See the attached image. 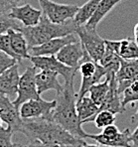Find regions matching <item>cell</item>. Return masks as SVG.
<instances>
[{
  "mask_svg": "<svg viewBox=\"0 0 138 147\" xmlns=\"http://www.w3.org/2000/svg\"><path fill=\"white\" fill-rule=\"evenodd\" d=\"M30 141H38L43 144H58L83 147L87 142L85 139L77 138L69 131L54 122L43 118L24 119L22 131Z\"/></svg>",
  "mask_w": 138,
  "mask_h": 147,
  "instance_id": "cell-1",
  "label": "cell"
},
{
  "mask_svg": "<svg viewBox=\"0 0 138 147\" xmlns=\"http://www.w3.org/2000/svg\"><path fill=\"white\" fill-rule=\"evenodd\" d=\"M57 105L53 110L52 120L77 138H88L75 109L77 94L75 92L74 82L65 83L64 88L56 96Z\"/></svg>",
  "mask_w": 138,
  "mask_h": 147,
  "instance_id": "cell-2",
  "label": "cell"
},
{
  "mask_svg": "<svg viewBox=\"0 0 138 147\" xmlns=\"http://www.w3.org/2000/svg\"><path fill=\"white\" fill-rule=\"evenodd\" d=\"M75 26L73 20L68 21L64 24H55L43 14L39 24L33 27L21 26L20 31L24 34L30 50L33 47L40 46L52 39L75 34Z\"/></svg>",
  "mask_w": 138,
  "mask_h": 147,
  "instance_id": "cell-3",
  "label": "cell"
},
{
  "mask_svg": "<svg viewBox=\"0 0 138 147\" xmlns=\"http://www.w3.org/2000/svg\"><path fill=\"white\" fill-rule=\"evenodd\" d=\"M79 72L81 75V84L77 94V99L85 96L88 92L90 86L98 84L100 80L106 75V72L103 69V67H101L98 63L92 61L85 50L83 62L79 67Z\"/></svg>",
  "mask_w": 138,
  "mask_h": 147,
  "instance_id": "cell-4",
  "label": "cell"
},
{
  "mask_svg": "<svg viewBox=\"0 0 138 147\" xmlns=\"http://www.w3.org/2000/svg\"><path fill=\"white\" fill-rule=\"evenodd\" d=\"M75 34L79 37L83 49L87 51L92 61L98 63L105 51V40L98 35L96 30H92L83 26H77Z\"/></svg>",
  "mask_w": 138,
  "mask_h": 147,
  "instance_id": "cell-5",
  "label": "cell"
},
{
  "mask_svg": "<svg viewBox=\"0 0 138 147\" xmlns=\"http://www.w3.org/2000/svg\"><path fill=\"white\" fill-rule=\"evenodd\" d=\"M43 14L55 24L64 23L74 19L79 6L74 4H61L52 0H38Z\"/></svg>",
  "mask_w": 138,
  "mask_h": 147,
  "instance_id": "cell-6",
  "label": "cell"
},
{
  "mask_svg": "<svg viewBox=\"0 0 138 147\" xmlns=\"http://www.w3.org/2000/svg\"><path fill=\"white\" fill-rule=\"evenodd\" d=\"M29 60L36 69L52 71L62 76L65 83L74 82L75 74L79 72V69L64 65L56 58V56H30Z\"/></svg>",
  "mask_w": 138,
  "mask_h": 147,
  "instance_id": "cell-7",
  "label": "cell"
},
{
  "mask_svg": "<svg viewBox=\"0 0 138 147\" xmlns=\"http://www.w3.org/2000/svg\"><path fill=\"white\" fill-rule=\"evenodd\" d=\"M36 70L37 69L34 66L28 67L24 74H22V76L20 77L17 96L13 100L14 105L18 109L22 103L30 99H38L41 98L36 85V74H37Z\"/></svg>",
  "mask_w": 138,
  "mask_h": 147,
  "instance_id": "cell-8",
  "label": "cell"
},
{
  "mask_svg": "<svg viewBox=\"0 0 138 147\" xmlns=\"http://www.w3.org/2000/svg\"><path fill=\"white\" fill-rule=\"evenodd\" d=\"M56 105H57L56 99L51 101L45 100L42 98L38 99H30L20 105L19 112L23 119L43 118V119L52 120V114Z\"/></svg>",
  "mask_w": 138,
  "mask_h": 147,
  "instance_id": "cell-9",
  "label": "cell"
},
{
  "mask_svg": "<svg viewBox=\"0 0 138 147\" xmlns=\"http://www.w3.org/2000/svg\"><path fill=\"white\" fill-rule=\"evenodd\" d=\"M0 115L3 122L7 124V127L11 128L13 132H21L22 131L24 119L21 117L19 109L16 107L10 100L9 96L0 92Z\"/></svg>",
  "mask_w": 138,
  "mask_h": 147,
  "instance_id": "cell-10",
  "label": "cell"
},
{
  "mask_svg": "<svg viewBox=\"0 0 138 147\" xmlns=\"http://www.w3.org/2000/svg\"><path fill=\"white\" fill-rule=\"evenodd\" d=\"M77 40L79 37L77 36V34H71L68 36L52 39L40 46L30 49V56H56L63 47Z\"/></svg>",
  "mask_w": 138,
  "mask_h": 147,
  "instance_id": "cell-11",
  "label": "cell"
},
{
  "mask_svg": "<svg viewBox=\"0 0 138 147\" xmlns=\"http://www.w3.org/2000/svg\"><path fill=\"white\" fill-rule=\"evenodd\" d=\"M83 55H85L83 47L81 41L77 40L63 47L56 55V58L66 66L79 69L81 63L83 62Z\"/></svg>",
  "mask_w": 138,
  "mask_h": 147,
  "instance_id": "cell-12",
  "label": "cell"
},
{
  "mask_svg": "<svg viewBox=\"0 0 138 147\" xmlns=\"http://www.w3.org/2000/svg\"><path fill=\"white\" fill-rule=\"evenodd\" d=\"M43 11L37 8H34L30 4L19 5L13 8L9 13V17L14 20H18L22 23L24 27H33L39 24Z\"/></svg>",
  "mask_w": 138,
  "mask_h": 147,
  "instance_id": "cell-13",
  "label": "cell"
},
{
  "mask_svg": "<svg viewBox=\"0 0 138 147\" xmlns=\"http://www.w3.org/2000/svg\"><path fill=\"white\" fill-rule=\"evenodd\" d=\"M19 64L14 65L3 74L0 75V92L7 96H14L18 92L19 81Z\"/></svg>",
  "mask_w": 138,
  "mask_h": 147,
  "instance_id": "cell-14",
  "label": "cell"
},
{
  "mask_svg": "<svg viewBox=\"0 0 138 147\" xmlns=\"http://www.w3.org/2000/svg\"><path fill=\"white\" fill-rule=\"evenodd\" d=\"M107 110L112 113H122L126 110L122 105V98H120V94L117 90V80L112 78L109 81V90L105 96L104 101L100 107V111Z\"/></svg>",
  "mask_w": 138,
  "mask_h": 147,
  "instance_id": "cell-15",
  "label": "cell"
},
{
  "mask_svg": "<svg viewBox=\"0 0 138 147\" xmlns=\"http://www.w3.org/2000/svg\"><path fill=\"white\" fill-rule=\"evenodd\" d=\"M59 75L55 72L47 70H41V72L36 74V85L39 94L48 90H56L57 94L63 90L64 86L59 82Z\"/></svg>",
  "mask_w": 138,
  "mask_h": 147,
  "instance_id": "cell-16",
  "label": "cell"
},
{
  "mask_svg": "<svg viewBox=\"0 0 138 147\" xmlns=\"http://www.w3.org/2000/svg\"><path fill=\"white\" fill-rule=\"evenodd\" d=\"M130 130L126 128L112 137H105L100 133V134H88V138L96 140L98 144L108 147H132V145H130Z\"/></svg>",
  "mask_w": 138,
  "mask_h": 147,
  "instance_id": "cell-17",
  "label": "cell"
},
{
  "mask_svg": "<svg viewBox=\"0 0 138 147\" xmlns=\"http://www.w3.org/2000/svg\"><path fill=\"white\" fill-rule=\"evenodd\" d=\"M75 109L81 122L87 123L94 120L96 116L100 112V107L96 105L90 99V96H83L75 101Z\"/></svg>",
  "mask_w": 138,
  "mask_h": 147,
  "instance_id": "cell-18",
  "label": "cell"
},
{
  "mask_svg": "<svg viewBox=\"0 0 138 147\" xmlns=\"http://www.w3.org/2000/svg\"><path fill=\"white\" fill-rule=\"evenodd\" d=\"M98 64L101 67H103V69L105 70V72H106L105 80L109 82L112 78H115L116 74L119 70L120 64H121V58L112 49L105 46L104 54L100 60Z\"/></svg>",
  "mask_w": 138,
  "mask_h": 147,
  "instance_id": "cell-19",
  "label": "cell"
},
{
  "mask_svg": "<svg viewBox=\"0 0 138 147\" xmlns=\"http://www.w3.org/2000/svg\"><path fill=\"white\" fill-rule=\"evenodd\" d=\"M123 0H101L100 3L98 4V8H96L94 14L92 15V17L87 22V24L85 26L88 29L92 30H96V27L98 24L103 20L105 16L108 14L111 10L115 7L117 4L121 3Z\"/></svg>",
  "mask_w": 138,
  "mask_h": 147,
  "instance_id": "cell-20",
  "label": "cell"
},
{
  "mask_svg": "<svg viewBox=\"0 0 138 147\" xmlns=\"http://www.w3.org/2000/svg\"><path fill=\"white\" fill-rule=\"evenodd\" d=\"M7 34L11 41V46L13 51L15 52L18 57L21 59H29L30 53H29V47L27 44L24 34L20 30L16 29H10L7 31Z\"/></svg>",
  "mask_w": 138,
  "mask_h": 147,
  "instance_id": "cell-21",
  "label": "cell"
},
{
  "mask_svg": "<svg viewBox=\"0 0 138 147\" xmlns=\"http://www.w3.org/2000/svg\"><path fill=\"white\" fill-rule=\"evenodd\" d=\"M101 0H88L85 2L81 7H79L77 14L73 19V22L75 27L77 26H83L87 24V22L94 14L98 4Z\"/></svg>",
  "mask_w": 138,
  "mask_h": 147,
  "instance_id": "cell-22",
  "label": "cell"
},
{
  "mask_svg": "<svg viewBox=\"0 0 138 147\" xmlns=\"http://www.w3.org/2000/svg\"><path fill=\"white\" fill-rule=\"evenodd\" d=\"M117 54L121 59L136 60L138 59V44L132 38L119 40Z\"/></svg>",
  "mask_w": 138,
  "mask_h": 147,
  "instance_id": "cell-23",
  "label": "cell"
},
{
  "mask_svg": "<svg viewBox=\"0 0 138 147\" xmlns=\"http://www.w3.org/2000/svg\"><path fill=\"white\" fill-rule=\"evenodd\" d=\"M138 76V59L124 60L121 59L120 68L116 74L115 78L117 82L127 81Z\"/></svg>",
  "mask_w": 138,
  "mask_h": 147,
  "instance_id": "cell-24",
  "label": "cell"
},
{
  "mask_svg": "<svg viewBox=\"0 0 138 147\" xmlns=\"http://www.w3.org/2000/svg\"><path fill=\"white\" fill-rule=\"evenodd\" d=\"M108 90H109V82L105 80L102 83L96 84V85L90 86V90H88V94H90V99L96 105L100 107L103 101H104L105 96H106Z\"/></svg>",
  "mask_w": 138,
  "mask_h": 147,
  "instance_id": "cell-25",
  "label": "cell"
},
{
  "mask_svg": "<svg viewBox=\"0 0 138 147\" xmlns=\"http://www.w3.org/2000/svg\"><path fill=\"white\" fill-rule=\"evenodd\" d=\"M115 114L107 110H101L96 116L94 122L96 123V126L98 128H104L108 125L114 124L115 121Z\"/></svg>",
  "mask_w": 138,
  "mask_h": 147,
  "instance_id": "cell-26",
  "label": "cell"
},
{
  "mask_svg": "<svg viewBox=\"0 0 138 147\" xmlns=\"http://www.w3.org/2000/svg\"><path fill=\"white\" fill-rule=\"evenodd\" d=\"M0 51L7 54L10 57L14 58L15 60L18 61L19 64H21V62H22V59H21L20 57H18V56L15 54V52L13 51L12 46H11V41H10V38L7 33L0 34Z\"/></svg>",
  "mask_w": 138,
  "mask_h": 147,
  "instance_id": "cell-27",
  "label": "cell"
},
{
  "mask_svg": "<svg viewBox=\"0 0 138 147\" xmlns=\"http://www.w3.org/2000/svg\"><path fill=\"white\" fill-rule=\"evenodd\" d=\"M21 26L16 20L10 18L9 15H0V34L7 33L8 30L16 29L20 30Z\"/></svg>",
  "mask_w": 138,
  "mask_h": 147,
  "instance_id": "cell-28",
  "label": "cell"
},
{
  "mask_svg": "<svg viewBox=\"0 0 138 147\" xmlns=\"http://www.w3.org/2000/svg\"><path fill=\"white\" fill-rule=\"evenodd\" d=\"M13 130L9 127H1L0 128V147H13L14 143L12 142Z\"/></svg>",
  "mask_w": 138,
  "mask_h": 147,
  "instance_id": "cell-29",
  "label": "cell"
},
{
  "mask_svg": "<svg viewBox=\"0 0 138 147\" xmlns=\"http://www.w3.org/2000/svg\"><path fill=\"white\" fill-rule=\"evenodd\" d=\"M16 64H19L17 60L0 51V75Z\"/></svg>",
  "mask_w": 138,
  "mask_h": 147,
  "instance_id": "cell-30",
  "label": "cell"
},
{
  "mask_svg": "<svg viewBox=\"0 0 138 147\" xmlns=\"http://www.w3.org/2000/svg\"><path fill=\"white\" fill-rule=\"evenodd\" d=\"M25 0H0V15H9L13 8Z\"/></svg>",
  "mask_w": 138,
  "mask_h": 147,
  "instance_id": "cell-31",
  "label": "cell"
},
{
  "mask_svg": "<svg viewBox=\"0 0 138 147\" xmlns=\"http://www.w3.org/2000/svg\"><path fill=\"white\" fill-rule=\"evenodd\" d=\"M122 94H123V96H122V105H123V107H125L129 103L138 101V90H132L129 88H127Z\"/></svg>",
  "mask_w": 138,
  "mask_h": 147,
  "instance_id": "cell-32",
  "label": "cell"
},
{
  "mask_svg": "<svg viewBox=\"0 0 138 147\" xmlns=\"http://www.w3.org/2000/svg\"><path fill=\"white\" fill-rule=\"evenodd\" d=\"M119 132L120 131H119V129H118V127L116 126L115 124H111V125H108V126L104 127L100 134H102L103 136H105V137H112V136H115L116 134H118Z\"/></svg>",
  "mask_w": 138,
  "mask_h": 147,
  "instance_id": "cell-33",
  "label": "cell"
},
{
  "mask_svg": "<svg viewBox=\"0 0 138 147\" xmlns=\"http://www.w3.org/2000/svg\"><path fill=\"white\" fill-rule=\"evenodd\" d=\"M22 147H77L72 145H58V144H43L38 141H30L28 144Z\"/></svg>",
  "mask_w": 138,
  "mask_h": 147,
  "instance_id": "cell-34",
  "label": "cell"
},
{
  "mask_svg": "<svg viewBox=\"0 0 138 147\" xmlns=\"http://www.w3.org/2000/svg\"><path fill=\"white\" fill-rule=\"evenodd\" d=\"M130 138H131L132 147H138V126L136 127V129L133 131V133H131Z\"/></svg>",
  "mask_w": 138,
  "mask_h": 147,
  "instance_id": "cell-35",
  "label": "cell"
},
{
  "mask_svg": "<svg viewBox=\"0 0 138 147\" xmlns=\"http://www.w3.org/2000/svg\"><path fill=\"white\" fill-rule=\"evenodd\" d=\"M133 35H134L135 42L138 44V23H136L134 26V29H133Z\"/></svg>",
  "mask_w": 138,
  "mask_h": 147,
  "instance_id": "cell-36",
  "label": "cell"
},
{
  "mask_svg": "<svg viewBox=\"0 0 138 147\" xmlns=\"http://www.w3.org/2000/svg\"><path fill=\"white\" fill-rule=\"evenodd\" d=\"M131 120H132V122H135V121H138V109L136 111V113L134 114V115L131 117Z\"/></svg>",
  "mask_w": 138,
  "mask_h": 147,
  "instance_id": "cell-37",
  "label": "cell"
},
{
  "mask_svg": "<svg viewBox=\"0 0 138 147\" xmlns=\"http://www.w3.org/2000/svg\"><path fill=\"white\" fill-rule=\"evenodd\" d=\"M83 147H100V146L98 145V144H88V143H85Z\"/></svg>",
  "mask_w": 138,
  "mask_h": 147,
  "instance_id": "cell-38",
  "label": "cell"
},
{
  "mask_svg": "<svg viewBox=\"0 0 138 147\" xmlns=\"http://www.w3.org/2000/svg\"><path fill=\"white\" fill-rule=\"evenodd\" d=\"M2 122H3V120H2V117H1V115H0V128H1V127H3V126H2Z\"/></svg>",
  "mask_w": 138,
  "mask_h": 147,
  "instance_id": "cell-39",
  "label": "cell"
},
{
  "mask_svg": "<svg viewBox=\"0 0 138 147\" xmlns=\"http://www.w3.org/2000/svg\"><path fill=\"white\" fill-rule=\"evenodd\" d=\"M13 147H22L21 144H18V143H14V146Z\"/></svg>",
  "mask_w": 138,
  "mask_h": 147,
  "instance_id": "cell-40",
  "label": "cell"
}]
</instances>
